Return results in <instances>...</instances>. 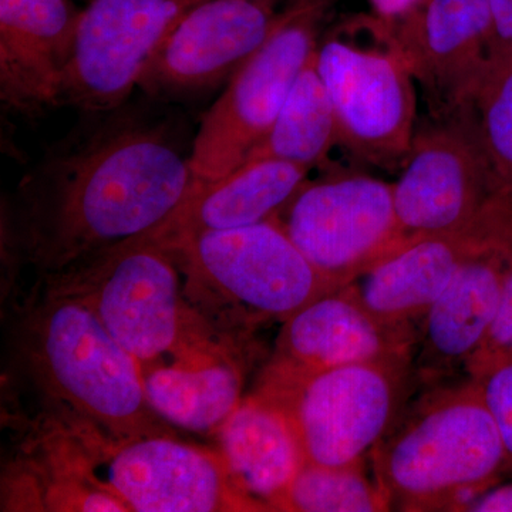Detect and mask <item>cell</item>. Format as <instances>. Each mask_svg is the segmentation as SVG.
<instances>
[{"instance_id": "12", "label": "cell", "mask_w": 512, "mask_h": 512, "mask_svg": "<svg viewBox=\"0 0 512 512\" xmlns=\"http://www.w3.org/2000/svg\"><path fill=\"white\" fill-rule=\"evenodd\" d=\"M498 185L466 111L417 131L393 184L404 245L473 224Z\"/></svg>"}, {"instance_id": "20", "label": "cell", "mask_w": 512, "mask_h": 512, "mask_svg": "<svg viewBox=\"0 0 512 512\" xmlns=\"http://www.w3.org/2000/svg\"><path fill=\"white\" fill-rule=\"evenodd\" d=\"M215 434L239 490L264 511H275L305 464L301 444L284 410L252 392Z\"/></svg>"}, {"instance_id": "19", "label": "cell", "mask_w": 512, "mask_h": 512, "mask_svg": "<svg viewBox=\"0 0 512 512\" xmlns=\"http://www.w3.org/2000/svg\"><path fill=\"white\" fill-rule=\"evenodd\" d=\"M312 171L274 158L245 161L220 180L198 185L160 227L138 238L167 249L207 232L272 220Z\"/></svg>"}, {"instance_id": "14", "label": "cell", "mask_w": 512, "mask_h": 512, "mask_svg": "<svg viewBox=\"0 0 512 512\" xmlns=\"http://www.w3.org/2000/svg\"><path fill=\"white\" fill-rule=\"evenodd\" d=\"M417 330L377 318L348 288L335 289L282 322L255 390L279 389L336 367L412 357Z\"/></svg>"}, {"instance_id": "29", "label": "cell", "mask_w": 512, "mask_h": 512, "mask_svg": "<svg viewBox=\"0 0 512 512\" xmlns=\"http://www.w3.org/2000/svg\"><path fill=\"white\" fill-rule=\"evenodd\" d=\"M464 512H512V478L478 495Z\"/></svg>"}, {"instance_id": "24", "label": "cell", "mask_w": 512, "mask_h": 512, "mask_svg": "<svg viewBox=\"0 0 512 512\" xmlns=\"http://www.w3.org/2000/svg\"><path fill=\"white\" fill-rule=\"evenodd\" d=\"M498 188L512 194V57L497 59L466 110Z\"/></svg>"}, {"instance_id": "27", "label": "cell", "mask_w": 512, "mask_h": 512, "mask_svg": "<svg viewBox=\"0 0 512 512\" xmlns=\"http://www.w3.org/2000/svg\"><path fill=\"white\" fill-rule=\"evenodd\" d=\"M366 2L369 3L372 15L394 30L412 19L426 5L427 0H366Z\"/></svg>"}, {"instance_id": "11", "label": "cell", "mask_w": 512, "mask_h": 512, "mask_svg": "<svg viewBox=\"0 0 512 512\" xmlns=\"http://www.w3.org/2000/svg\"><path fill=\"white\" fill-rule=\"evenodd\" d=\"M204 0H90L60 106L107 111L127 103L181 20Z\"/></svg>"}, {"instance_id": "8", "label": "cell", "mask_w": 512, "mask_h": 512, "mask_svg": "<svg viewBox=\"0 0 512 512\" xmlns=\"http://www.w3.org/2000/svg\"><path fill=\"white\" fill-rule=\"evenodd\" d=\"M261 394L284 410L305 463L366 464L417 394L412 357L326 370Z\"/></svg>"}, {"instance_id": "2", "label": "cell", "mask_w": 512, "mask_h": 512, "mask_svg": "<svg viewBox=\"0 0 512 512\" xmlns=\"http://www.w3.org/2000/svg\"><path fill=\"white\" fill-rule=\"evenodd\" d=\"M373 450L390 511H466L505 480L500 430L473 377L420 390Z\"/></svg>"}, {"instance_id": "3", "label": "cell", "mask_w": 512, "mask_h": 512, "mask_svg": "<svg viewBox=\"0 0 512 512\" xmlns=\"http://www.w3.org/2000/svg\"><path fill=\"white\" fill-rule=\"evenodd\" d=\"M20 360L50 402L113 440L175 436L148 402L136 359L79 299L43 286L16 332Z\"/></svg>"}, {"instance_id": "26", "label": "cell", "mask_w": 512, "mask_h": 512, "mask_svg": "<svg viewBox=\"0 0 512 512\" xmlns=\"http://www.w3.org/2000/svg\"><path fill=\"white\" fill-rule=\"evenodd\" d=\"M500 430L505 451V480L512 478V357L477 379Z\"/></svg>"}, {"instance_id": "17", "label": "cell", "mask_w": 512, "mask_h": 512, "mask_svg": "<svg viewBox=\"0 0 512 512\" xmlns=\"http://www.w3.org/2000/svg\"><path fill=\"white\" fill-rule=\"evenodd\" d=\"M511 218L512 195L498 190L473 224L407 242L345 288L377 318L390 325L417 330L458 269Z\"/></svg>"}, {"instance_id": "22", "label": "cell", "mask_w": 512, "mask_h": 512, "mask_svg": "<svg viewBox=\"0 0 512 512\" xmlns=\"http://www.w3.org/2000/svg\"><path fill=\"white\" fill-rule=\"evenodd\" d=\"M316 52L293 83L271 130L245 161L274 158L313 170L340 144L338 120L320 77Z\"/></svg>"}, {"instance_id": "6", "label": "cell", "mask_w": 512, "mask_h": 512, "mask_svg": "<svg viewBox=\"0 0 512 512\" xmlns=\"http://www.w3.org/2000/svg\"><path fill=\"white\" fill-rule=\"evenodd\" d=\"M316 63L340 146L370 164L403 165L417 133V82L393 30L372 13L355 16L320 40Z\"/></svg>"}, {"instance_id": "10", "label": "cell", "mask_w": 512, "mask_h": 512, "mask_svg": "<svg viewBox=\"0 0 512 512\" xmlns=\"http://www.w3.org/2000/svg\"><path fill=\"white\" fill-rule=\"evenodd\" d=\"M275 218L336 289L404 245L393 184L372 175L308 180Z\"/></svg>"}, {"instance_id": "23", "label": "cell", "mask_w": 512, "mask_h": 512, "mask_svg": "<svg viewBox=\"0 0 512 512\" xmlns=\"http://www.w3.org/2000/svg\"><path fill=\"white\" fill-rule=\"evenodd\" d=\"M275 511L285 512H379L389 503L366 464L326 467L303 464L286 488Z\"/></svg>"}, {"instance_id": "16", "label": "cell", "mask_w": 512, "mask_h": 512, "mask_svg": "<svg viewBox=\"0 0 512 512\" xmlns=\"http://www.w3.org/2000/svg\"><path fill=\"white\" fill-rule=\"evenodd\" d=\"M511 258L512 218L464 262L417 326V393L468 377L467 367L493 325Z\"/></svg>"}, {"instance_id": "7", "label": "cell", "mask_w": 512, "mask_h": 512, "mask_svg": "<svg viewBox=\"0 0 512 512\" xmlns=\"http://www.w3.org/2000/svg\"><path fill=\"white\" fill-rule=\"evenodd\" d=\"M63 457L84 480L133 512L264 511L232 480L220 451L175 436L113 440L92 426L67 427Z\"/></svg>"}, {"instance_id": "25", "label": "cell", "mask_w": 512, "mask_h": 512, "mask_svg": "<svg viewBox=\"0 0 512 512\" xmlns=\"http://www.w3.org/2000/svg\"><path fill=\"white\" fill-rule=\"evenodd\" d=\"M512 357V258L493 325L467 367V376L480 379L488 370Z\"/></svg>"}, {"instance_id": "9", "label": "cell", "mask_w": 512, "mask_h": 512, "mask_svg": "<svg viewBox=\"0 0 512 512\" xmlns=\"http://www.w3.org/2000/svg\"><path fill=\"white\" fill-rule=\"evenodd\" d=\"M332 5L333 0H292L278 28L231 77L192 138L190 165L198 181L212 183L237 170L271 130L318 50Z\"/></svg>"}, {"instance_id": "1", "label": "cell", "mask_w": 512, "mask_h": 512, "mask_svg": "<svg viewBox=\"0 0 512 512\" xmlns=\"http://www.w3.org/2000/svg\"><path fill=\"white\" fill-rule=\"evenodd\" d=\"M84 114L16 191L10 238L43 279L154 231L204 184L174 120L127 103Z\"/></svg>"}, {"instance_id": "21", "label": "cell", "mask_w": 512, "mask_h": 512, "mask_svg": "<svg viewBox=\"0 0 512 512\" xmlns=\"http://www.w3.org/2000/svg\"><path fill=\"white\" fill-rule=\"evenodd\" d=\"M148 402L168 424L197 433H217L241 403L244 372L237 357L197 365L141 370Z\"/></svg>"}, {"instance_id": "13", "label": "cell", "mask_w": 512, "mask_h": 512, "mask_svg": "<svg viewBox=\"0 0 512 512\" xmlns=\"http://www.w3.org/2000/svg\"><path fill=\"white\" fill-rule=\"evenodd\" d=\"M292 0H204L148 63L138 89L184 100L228 83L284 19Z\"/></svg>"}, {"instance_id": "15", "label": "cell", "mask_w": 512, "mask_h": 512, "mask_svg": "<svg viewBox=\"0 0 512 512\" xmlns=\"http://www.w3.org/2000/svg\"><path fill=\"white\" fill-rule=\"evenodd\" d=\"M393 32L436 119L466 110L498 57L488 0H427Z\"/></svg>"}, {"instance_id": "4", "label": "cell", "mask_w": 512, "mask_h": 512, "mask_svg": "<svg viewBox=\"0 0 512 512\" xmlns=\"http://www.w3.org/2000/svg\"><path fill=\"white\" fill-rule=\"evenodd\" d=\"M177 268L165 249L134 238L43 286L86 303L141 370L238 356L235 340L188 303Z\"/></svg>"}, {"instance_id": "5", "label": "cell", "mask_w": 512, "mask_h": 512, "mask_svg": "<svg viewBox=\"0 0 512 512\" xmlns=\"http://www.w3.org/2000/svg\"><path fill=\"white\" fill-rule=\"evenodd\" d=\"M165 251L183 271L188 303L228 338H247L259 325L285 322L336 289L276 218L207 232Z\"/></svg>"}, {"instance_id": "28", "label": "cell", "mask_w": 512, "mask_h": 512, "mask_svg": "<svg viewBox=\"0 0 512 512\" xmlns=\"http://www.w3.org/2000/svg\"><path fill=\"white\" fill-rule=\"evenodd\" d=\"M493 16L497 59L512 57V0H488Z\"/></svg>"}, {"instance_id": "18", "label": "cell", "mask_w": 512, "mask_h": 512, "mask_svg": "<svg viewBox=\"0 0 512 512\" xmlns=\"http://www.w3.org/2000/svg\"><path fill=\"white\" fill-rule=\"evenodd\" d=\"M83 10L72 0H0V100L37 119L60 106Z\"/></svg>"}]
</instances>
